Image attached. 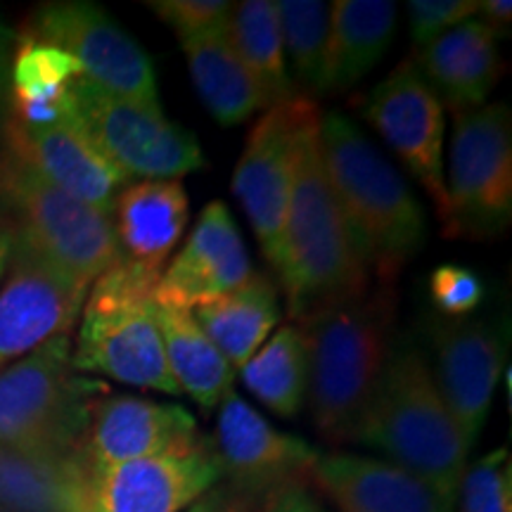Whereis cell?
I'll list each match as a JSON object with an SVG mask.
<instances>
[{
    "mask_svg": "<svg viewBox=\"0 0 512 512\" xmlns=\"http://www.w3.org/2000/svg\"><path fill=\"white\" fill-rule=\"evenodd\" d=\"M456 117L448 159L446 238H491L512 221V126L503 102Z\"/></svg>",
    "mask_w": 512,
    "mask_h": 512,
    "instance_id": "cell-10",
    "label": "cell"
},
{
    "mask_svg": "<svg viewBox=\"0 0 512 512\" xmlns=\"http://www.w3.org/2000/svg\"><path fill=\"white\" fill-rule=\"evenodd\" d=\"M0 219L12 238L83 287L119 259L112 216L55 188L8 147L0 150Z\"/></svg>",
    "mask_w": 512,
    "mask_h": 512,
    "instance_id": "cell-6",
    "label": "cell"
},
{
    "mask_svg": "<svg viewBox=\"0 0 512 512\" xmlns=\"http://www.w3.org/2000/svg\"><path fill=\"white\" fill-rule=\"evenodd\" d=\"M434 356L437 368L432 375L441 399L472 448L489 418L508 361L501 330L482 318L441 323L434 330Z\"/></svg>",
    "mask_w": 512,
    "mask_h": 512,
    "instance_id": "cell-16",
    "label": "cell"
},
{
    "mask_svg": "<svg viewBox=\"0 0 512 512\" xmlns=\"http://www.w3.org/2000/svg\"><path fill=\"white\" fill-rule=\"evenodd\" d=\"M318 124L304 138L273 266L299 323L370 292V271L323 166Z\"/></svg>",
    "mask_w": 512,
    "mask_h": 512,
    "instance_id": "cell-1",
    "label": "cell"
},
{
    "mask_svg": "<svg viewBox=\"0 0 512 512\" xmlns=\"http://www.w3.org/2000/svg\"><path fill=\"white\" fill-rule=\"evenodd\" d=\"M228 38L273 105L297 95L287 72L278 3L245 0L235 5L228 24Z\"/></svg>",
    "mask_w": 512,
    "mask_h": 512,
    "instance_id": "cell-29",
    "label": "cell"
},
{
    "mask_svg": "<svg viewBox=\"0 0 512 512\" xmlns=\"http://www.w3.org/2000/svg\"><path fill=\"white\" fill-rule=\"evenodd\" d=\"M8 259H10V235L8 230L0 226V278H3L5 268H8Z\"/></svg>",
    "mask_w": 512,
    "mask_h": 512,
    "instance_id": "cell-40",
    "label": "cell"
},
{
    "mask_svg": "<svg viewBox=\"0 0 512 512\" xmlns=\"http://www.w3.org/2000/svg\"><path fill=\"white\" fill-rule=\"evenodd\" d=\"M67 460L0 446V512H62Z\"/></svg>",
    "mask_w": 512,
    "mask_h": 512,
    "instance_id": "cell-30",
    "label": "cell"
},
{
    "mask_svg": "<svg viewBox=\"0 0 512 512\" xmlns=\"http://www.w3.org/2000/svg\"><path fill=\"white\" fill-rule=\"evenodd\" d=\"M252 273V259L233 214L223 202H209L159 278L157 302L192 311L233 292Z\"/></svg>",
    "mask_w": 512,
    "mask_h": 512,
    "instance_id": "cell-18",
    "label": "cell"
},
{
    "mask_svg": "<svg viewBox=\"0 0 512 512\" xmlns=\"http://www.w3.org/2000/svg\"><path fill=\"white\" fill-rule=\"evenodd\" d=\"M72 337L57 335L0 370V446L24 453L69 456L79 446L98 380L74 370Z\"/></svg>",
    "mask_w": 512,
    "mask_h": 512,
    "instance_id": "cell-7",
    "label": "cell"
},
{
    "mask_svg": "<svg viewBox=\"0 0 512 512\" xmlns=\"http://www.w3.org/2000/svg\"><path fill=\"white\" fill-rule=\"evenodd\" d=\"M356 444L377 448L389 463L411 472L456 505L470 444L441 399L430 363L415 344L403 342L389 351Z\"/></svg>",
    "mask_w": 512,
    "mask_h": 512,
    "instance_id": "cell-3",
    "label": "cell"
},
{
    "mask_svg": "<svg viewBox=\"0 0 512 512\" xmlns=\"http://www.w3.org/2000/svg\"><path fill=\"white\" fill-rule=\"evenodd\" d=\"M5 147L46 181L88 207L112 216L128 178L100 155L72 119L50 126H24L8 117Z\"/></svg>",
    "mask_w": 512,
    "mask_h": 512,
    "instance_id": "cell-19",
    "label": "cell"
},
{
    "mask_svg": "<svg viewBox=\"0 0 512 512\" xmlns=\"http://www.w3.org/2000/svg\"><path fill=\"white\" fill-rule=\"evenodd\" d=\"M188 219L190 202L181 181L128 183L112 211L119 256L162 275Z\"/></svg>",
    "mask_w": 512,
    "mask_h": 512,
    "instance_id": "cell-22",
    "label": "cell"
},
{
    "mask_svg": "<svg viewBox=\"0 0 512 512\" xmlns=\"http://www.w3.org/2000/svg\"><path fill=\"white\" fill-rule=\"evenodd\" d=\"M318 121L316 102L304 95L275 102L252 126L235 166L233 192L273 266L280 254L287 204L304 138Z\"/></svg>",
    "mask_w": 512,
    "mask_h": 512,
    "instance_id": "cell-11",
    "label": "cell"
},
{
    "mask_svg": "<svg viewBox=\"0 0 512 512\" xmlns=\"http://www.w3.org/2000/svg\"><path fill=\"white\" fill-rule=\"evenodd\" d=\"M242 382L268 411L294 418L309 387V344L302 325H285L240 370Z\"/></svg>",
    "mask_w": 512,
    "mask_h": 512,
    "instance_id": "cell-28",
    "label": "cell"
},
{
    "mask_svg": "<svg viewBox=\"0 0 512 512\" xmlns=\"http://www.w3.org/2000/svg\"><path fill=\"white\" fill-rule=\"evenodd\" d=\"M24 36L67 53L79 64L83 79L102 91L162 110L150 57L98 5L79 0L41 5Z\"/></svg>",
    "mask_w": 512,
    "mask_h": 512,
    "instance_id": "cell-12",
    "label": "cell"
},
{
    "mask_svg": "<svg viewBox=\"0 0 512 512\" xmlns=\"http://www.w3.org/2000/svg\"><path fill=\"white\" fill-rule=\"evenodd\" d=\"M387 287L356 302L306 318L311 418L320 437L335 444L356 441L382 368L392 351V297Z\"/></svg>",
    "mask_w": 512,
    "mask_h": 512,
    "instance_id": "cell-4",
    "label": "cell"
},
{
    "mask_svg": "<svg viewBox=\"0 0 512 512\" xmlns=\"http://www.w3.org/2000/svg\"><path fill=\"white\" fill-rule=\"evenodd\" d=\"M200 439L195 418L181 406L105 394L93 401L74 451L91 463L117 465L183 451Z\"/></svg>",
    "mask_w": 512,
    "mask_h": 512,
    "instance_id": "cell-17",
    "label": "cell"
},
{
    "mask_svg": "<svg viewBox=\"0 0 512 512\" xmlns=\"http://www.w3.org/2000/svg\"><path fill=\"white\" fill-rule=\"evenodd\" d=\"M162 275L119 259L88 290L72 347L76 373H98L140 389L178 396L157 320Z\"/></svg>",
    "mask_w": 512,
    "mask_h": 512,
    "instance_id": "cell-5",
    "label": "cell"
},
{
    "mask_svg": "<svg viewBox=\"0 0 512 512\" xmlns=\"http://www.w3.org/2000/svg\"><path fill=\"white\" fill-rule=\"evenodd\" d=\"M188 72L204 107L221 126H238L273 105L235 53L228 29L181 41Z\"/></svg>",
    "mask_w": 512,
    "mask_h": 512,
    "instance_id": "cell-23",
    "label": "cell"
},
{
    "mask_svg": "<svg viewBox=\"0 0 512 512\" xmlns=\"http://www.w3.org/2000/svg\"><path fill=\"white\" fill-rule=\"evenodd\" d=\"M254 510H256L254 498L240 494V491H235L233 486L223 484V486H214V489H209L207 494L197 498V501L183 512H254Z\"/></svg>",
    "mask_w": 512,
    "mask_h": 512,
    "instance_id": "cell-36",
    "label": "cell"
},
{
    "mask_svg": "<svg viewBox=\"0 0 512 512\" xmlns=\"http://www.w3.org/2000/svg\"><path fill=\"white\" fill-rule=\"evenodd\" d=\"M479 0H411L408 3V27L415 46L422 48L434 38L446 34L477 15Z\"/></svg>",
    "mask_w": 512,
    "mask_h": 512,
    "instance_id": "cell-35",
    "label": "cell"
},
{
    "mask_svg": "<svg viewBox=\"0 0 512 512\" xmlns=\"http://www.w3.org/2000/svg\"><path fill=\"white\" fill-rule=\"evenodd\" d=\"M498 38L482 19L472 17L432 43L418 48L415 67L451 110H472L484 105L501 79Z\"/></svg>",
    "mask_w": 512,
    "mask_h": 512,
    "instance_id": "cell-21",
    "label": "cell"
},
{
    "mask_svg": "<svg viewBox=\"0 0 512 512\" xmlns=\"http://www.w3.org/2000/svg\"><path fill=\"white\" fill-rule=\"evenodd\" d=\"M477 19L494 31L496 38L508 34L512 24V3L510 0H479L477 8Z\"/></svg>",
    "mask_w": 512,
    "mask_h": 512,
    "instance_id": "cell-38",
    "label": "cell"
},
{
    "mask_svg": "<svg viewBox=\"0 0 512 512\" xmlns=\"http://www.w3.org/2000/svg\"><path fill=\"white\" fill-rule=\"evenodd\" d=\"M458 512H512V463L508 448H496L467 467L456 498Z\"/></svg>",
    "mask_w": 512,
    "mask_h": 512,
    "instance_id": "cell-32",
    "label": "cell"
},
{
    "mask_svg": "<svg viewBox=\"0 0 512 512\" xmlns=\"http://www.w3.org/2000/svg\"><path fill=\"white\" fill-rule=\"evenodd\" d=\"M147 8L155 10L166 27L176 31L178 41H188V38L228 29L235 3H228V0H150Z\"/></svg>",
    "mask_w": 512,
    "mask_h": 512,
    "instance_id": "cell-33",
    "label": "cell"
},
{
    "mask_svg": "<svg viewBox=\"0 0 512 512\" xmlns=\"http://www.w3.org/2000/svg\"><path fill=\"white\" fill-rule=\"evenodd\" d=\"M211 444L228 486L254 501L302 486L320 456L309 441L275 430L235 389L219 403Z\"/></svg>",
    "mask_w": 512,
    "mask_h": 512,
    "instance_id": "cell-15",
    "label": "cell"
},
{
    "mask_svg": "<svg viewBox=\"0 0 512 512\" xmlns=\"http://www.w3.org/2000/svg\"><path fill=\"white\" fill-rule=\"evenodd\" d=\"M5 271L8 278L0 290V370L48 339L69 335L91 290L12 235Z\"/></svg>",
    "mask_w": 512,
    "mask_h": 512,
    "instance_id": "cell-14",
    "label": "cell"
},
{
    "mask_svg": "<svg viewBox=\"0 0 512 512\" xmlns=\"http://www.w3.org/2000/svg\"><path fill=\"white\" fill-rule=\"evenodd\" d=\"M311 479L339 512H456L430 484L389 460L328 453L318 456Z\"/></svg>",
    "mask_w": 512,
    "mask_h": 512,
    "instance_id": "cell-20",
    "label": "cell"
},
{
    "mask_svg": "<svg viewBox=\"0 0 512 512\" xmlns=\"http://www.w3.org/2000/svg\"><path fill=\"white\" fill-rule=\"evenodd\" d=\"M12 55H15V34L0 24V114H3L5 98H8Z\"/></svg>",
    "mask_w": 512,
    "mask_h": 512,
    "instance_id": "cell-39",
    "label": "cell"
},
{
    "mask_svg": "<svg viewBox=\"0 0 512 512\" xmlns=\"http://www.w3.org/2000/svg\"><path fill=\"white\" fill-rule=\"evenodd\" d=\"M330 8L325 93L347 91L375 69L396 29V5L387 0H335Z\"/></svg>",
    "mask_w": 512,
    "mask_h": 512,
    "instance_id": "cell-26",
    "label": "cell"
},
{
    "mask_svg": "<svg viewBox=\"0 0 512 512\" xmlns=\"http://www.w3.org/2000/svg\"><path fill=\"white\" fill-rule=\"evenodd\" d=\"M223 479L209 437L166 456L98 465L72 451L62 512H183Z\"/></svg>",
    "mask_w": 512,
    "mask_h": 512,
    "instance_id": "cell-8",
    "label": "cell"
},
{
    "mask_svg": "<svg viewBox=\"0 0 512 512\" xmlns=\"http://www.w3.org/2000/svg\"><path fill=\"white\" fill-rule=\"evenodd\" d=\"M72 121L128 181H181L202 169L200 143L159 107L102 91L79 76L72 83Z\"/></svg>",
    "mask_w": 512,
    "mask_h": 512,
    "instance_id": "cell-9",
    "label": "cell"
},
{
    "mask_svg": "<svg viewBox=\"0 0 512 512\" xmlns=\"http://www.w3.org/2000/svg\"><path fill=\"white\" fill-rule=\"evenodd\" d=\"M266 512H325L320 505L313 501V496L304 486H292V489L280 491L268 498Z\"/></svg>",
    "mask_w": 512,
    "mask_h": 512,
    "instance_id": "cell-37",
    "label": "cell"
},
{
    "mask_svg": "<svg viewBox=\"0 0 512 512\" xmlns=\"http://www.w3.org/2000/svg\"><path fill=\"white\" fill-rule=\"evenodd\" d=\"M192 316L238 373L280 323L278 287L268 275L252 273L233 292L192 309Z\"/></svg>",
    "mask_w": 512,
    "mask_h": 512,
    "instance_id": "cell-24",
    "label": "cell"
},
{
    "mask_svg": "<svg viewBox=\"0 0 512 512\" xmlns=\"http://www.w3.org/2000/svg\"><path fill=\"white\" fill-rule=\"evenodd\" d=\"M318 140L330 185L363 261L389 285L425 245L422 204L394 164L344 114L320 117Z\"/></svg>",
    "mask_w": 512,
    "mask_h": 512,
    "instance_id": "cell-2",
    "label": "cell"
},
{
    "mask_svg": "<svg viewBox=\"0 0 512 512\" xmlns=\"http://www.w3.org/2000/svg\"><path fill=\"white\" fill-rule=\"evenodd\" d=\"M79 64L62 50L24 36L10 67V117L24 126H50L72 119V83Z\"/></svg>",
    "mask_w": 512,
    "mask_h": 512,
    "instance_id": "cell-25",
    "label": "cell"
},
{
    "mask_svg": "<svg viewBox=\"0 0 512 512\" xmlns=\"http://www.w3.org/2000/svg\"><path fill=\"white\" fill-rule=\"evenodd\" d=\"M363 117L418 178L446 226L448 192L444 171V105L413 60H403L366 95Z\"/></svg>",
    "mask_w": 512,
    "mask_h": 512,
    "instance_id": "cell-13",
    "label": "cell"
},
{
    "mask_svg": "<svg viewBox=\"0 0 512 512\" xmlns=\"http://www.w3.org/2000/svg\"><path fill=\"white\" fill-rule=\"evenodd\" d=\"M157 320L164 339V354L171 375L181 389L204 411H214L233 389L235 370L214 342L204 335L190 309L157 302Z\"/></svg>",
    "mask_w": 512,
    "mask_h": 512,
    "instance_id": "cell-27",
    "label": "cell"
},
{
    "mask_svg": "<svg viewBox=\"0 0 512 512\" xmlns=\"http://www.w3.org/2000/svg\"><path fill=\"white\" fill-rule=\"evenodd\" d=\"M280 31L285 60H290L299 83L313 93H325L330 48V3L320 0H280Z\"/></svg>",
    "mask_w": 512,
    "mask_h": 512,
    "instance_id": "cell-31",
    "label": "cell"
},
{
    "mask_svg": "<svg viewBox=\"0 0 512 512\" xmlns=\"http://www.w3.org/2000/svg\"><path fill=\"white\" fill-rule=\"evenodd\" d=\"M432 302L444 316L465 318L484 299V283L475 271L463 266L444 264L430 278Z\"/></svg>",
    "mask_w": 512,
    "mask_h": 512,
    "instance_id": "cell-34",
    "label": "cell"
}]
</instances>
